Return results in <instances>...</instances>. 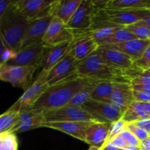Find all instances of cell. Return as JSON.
Segmentation results:
<instances>
[{
  "label": "cell",
  "mask_w": 150,
  "mask_h": 150,
  "mask_svg": "<svg viewBox=\"0 0 150 150\" xmlns=\"http://www.w3.org/2000/svg\"><path fill=\"white\" fill-rule=\"evenodd\" d=\"M133 39H138L133 34H132L126 27H123L119 29L117 32L110 35L108 38H105L103 40L100 42L98 45H115V44L122 43L127 41L131 40Z\"/></svg>",
  "instance_id": "26"
},
{
  "label": "cell",
  "mask_w": 150,
  "mask_h": 150,
  "mask_svg": "<svg viewBox=\"0 0 150 150\" xmlns=\"http://www.w3.org/2000/svg\"><path fill=\"white\" fill-rule=\"evenodd\" d=\"M150 16V10L146 9L113 10H104L96 16L101 20L106 21L115 24L126 27L134 24Z\"/></svg>",
  "instance_id": "8"
},
{
  "label": "cell",
  "mask_w": 150,
  "mask_h": 150,
  "mask_svg": "<svg viewBox=\"0 0 150 150\" xmlns=\"http://www.w3.org/2000/svg\"><path fill=\"white\" fill-rule=\"evenodd\" d=\"M20 112L21 116L18 122L9 132L16 134L42 127V125L44 124L43 111L40 110L29 109Z\"/></svg>",
  "instance_id": "18"
},
{
  "label": "cell",
  "mask_w": 150,
  "mask_h": 150,
  "mask_svg": "<svg viewBox=\"0 0 150 150\" xmlns=\"http://www.w3.org/2000/svg\"><path fill=\"white\" fill-rule=\"evenodd\" d=\"M101 147H98V146H89V149L88 150H100Z\"/></svg>",
  "instance_id": "49"
},
{
  "label": "cell",
  "mask_w": 150,
  "mask_h": 150,
  "mask_svg": "<svg viewBox=\"0 0 150 150\" xmlns=\"http://www.w3.org/2000/svg\"><path fill=\"white\" fill-rule=\"evenodd\" d=\"M133 97L136 102H140L142 103H150V94L149 93L133 90Z\"/></svg>",
  "instance_id": "38"
},
{
  "label": "cell",
  "mask_w": 150,
  "mask_h": 150,
  "mask_svg": "<svg viewBox=\"0 0 150 150\" xmlns=\"http://www.w3.org/2000/svg\"><path fill=\"white\" fill-rule=\"evenodd\" d=\"M47 76L48 71L41 70L36 80L32 82L29 87L23 92V95L9 109L22 111L33 108L35 103L49 87L47 81Z\"/></svg>",
  "instance_id": "5"
},
{
  "label": "cell",
  "mask_w": 150,
  "mask_h": 150,
  "mask_svg": "<svg viewBox=\"0 0 150 150\" xmlns=\"http://www.w3.org/2000/svg\"><path fill=\"white\" fill-rule=\"evenodd\" d=\"M138 23H142V24H144L145 25V26H149V27H150V16L149 17L146 18L144 19V20L138 22Z\"/></svg>",
  "instance_id": "45"
},
{
  "label": "cell",
  "mask_w": 150,
  "mask_h": 150,
  "mask_svg": "<svg viewBox=\"0 0 150 150\" xmlns=\"http://www.w3.org/2000/svg\"><path fill=\"white\" fill-rule=\"evenodd\" d=\"M144 105L146 113H147V114L150 117V103H144Z\"/></svg>",
  "instance_id": "46"
},
{
  "label": "cell",
  "mask_w": 150,
  "mask_h": 150,
  "mask_svg": "<svg viewBox=\"0 0 150 150\" xmlns=\"http://www.w3.org/2000/svg\"><path fill=\"white\" fill-rule=\"evenodd\" d=\"M80 62L69 52L55 66L48 71L47 81L49 86L57 84L77 76L78 66Z\"/></svg>",
  "instance_id": "11"
},
{
  "label": "cell",
  "mask_w": 150,
  "mask_h": 150,
  "mask_svg": "<svg viewBox=\"0 0 150 150\" xmlns=\"http://www.w3.org/2000/svg\"><path fill=\"white\" fill-rule=\"evenodd\" d=\"M108 46L126 54L136 62L142 58L146 49L150 46V40L133 39L122 43L109 45Z\"/></svg>",
  "instance_id": "21"
},
{
  "label": "cell",
  "mask_w": 150,
  "mask_h": 150,
  "mask_svg": "<svg viewBox=\"0 0 150 150\" xmlns=\"http://www.w3.org/2000/svg\"><path fill=\"white\" fill-rule=\"evenodd\" d=\"M126 128L128 130H130L141 142H143L144 140L146 139L149 136L148 132H146L144 129L141 128L140 127L136 125L135 123H127Z\"/></svg>",
  "instance_id": "34"
},
{
  "label": "cell",
  "mask_w": 150,
  "mask_h": 150,
  "mask_svg": "<svg viewBox=\"0 0 150 150\" xmlns=\"http://www.w3.org/2000/svg\"><path fill=\"white\" fill-rule=\"evenodd\" d=\"M43 119L44 123L62 122L94 123L98 122L83 107H76L72 105H64L57 109L44 111Z\"/></svg>",
  "instance_id": "6"
},
{
  "label": "cell",
  "mask_w": 150,
  "mask_h": 150,
  "mask_svg": "<svg viewBox=\"0 0 150 150\" xmlns=\"http://www.w3.org/2000/svg\"><path fill=\"white\" fill-rule=\"evenodd\" d=\"M45 46L43 44L32 45L22 48L17 51L11 60L6 64L21 67H34L38 69L40 67Z\"/></svg>",
  "instance_id": "14"
},
{
  "label": "cell",
  "mask_w": 150,
  "mask_h": 150,
  "mask_svg": "<svg viewBox=\"0 0 150 150\" xmlns=\"http://www.w3.org/2000/svg\"><path fill=\"white\" fill-rule=\"evenodd\" d=\"M133 90L140 91V92H146L150 94V83L147 84H139V85H132Z\"/></svg>",
  "instance_id": "42"
},
{
  "label": "cell",
  "mask_w": 150,
  "mask_h": 150,
  "mask_svg": "<svg viewBox=\"0 0 150 150\" xmlns=\"http://www.w3.org/2000/svg\"><path fill=\"white\" fill-rule=\"evenodd\" d=\"M136 64L143 72L150 69V46L146 49L142 58L136 62Z\"/></svg>",
  "instance_id": "37"
},
{
  "label": "cell",
  "mask_w": 150,
  "mask_h": 150,
  "mask_svg": "<svg viewBox=\"0 0 150 150\" xmlns=\"http://www.w3.org/2000/svg\"><path fill=\"white\" fill-rule=\"evenodd\" d=\"M16 0H1L0 1V19L16 10Z\"/></svg>",
  "instance_id": "33"
},
{
  "label": "cell",
  "mask_w": 150,
  "mask_h": 150,
  "mask_svg": "<svg viewBox=\"0 0 150 150\" xmlns=\"http://www.w3.org/2000/svg\"><path fill=\"white\" fill-rule=\"evenodd\" d=\"M144 9L150 10V0H146L144 5Z\"/></svg>",
  "instance_id": "47"
},
{
  "label": "cell",
  "mask_w": 150,
  "mask_h": 150,
  "mask_svg": "<svg viewBox=\"0 0 150 150\" xmlns=\"http://www.w3.org/2000/svg\"><path fill=\"white\" fill-rule=\"evenodd\" d=\"M99 12L92 5L91 0H82L72 18L67 23V26L74 32H86L94 23V20Z\"/></svg>",
  "instance_id": "9"
},
{
  "label": "cell",
  "mask_w": 150,
  "mask_h": 150,
  "mask_svg": "<svg viewBox=\"0 0 150 150\" xmlns=\"http://www.w3.org/2000/svg\"><path fill=\"white\" fill-rule=\"evenodd\" d=\"M150 117L145 110L144 103L134 101L123 112L122 118L127 123H134Z\"/></svg>",
  "instance_id": "24"
},
{
  "label": "cell",
  "mask_w": 150,
  "mask_h": 150,
  "mask_svg": "<svg viewBox=\"0 0 150 150\" xmlns=\"http://www.w3.org/2000/svg\"><path fill=\"white\" fill-rule=\"evenodd\" d=\"M143 73H145V74L148 75V76H150V69H149V70H145V71H144Z\"/></svg>",
  "instance_id": "50"
},
{
  "label": "cell",
  "mask_w": 150,
  "mask_h": 150,
  "mask_svg": "<svg viewBox=\"0 0 150 150\" xmlns=\"http://www.w3.org/2000/svg\"><path fill=\"white\" fill-rule=\"evenodd\" d=\"M98 81H92L88 86H86L82 90L76 94L66 105H72V106L76 107L83 106L86 102L91 100V95H92L94 87L98 83Z\"/></svg>",
  "instance_id": "29"
},
{
  "label": "cell",
  "mask_w": 150,
  "mask_h": 150,
  "mask_svg": "<svg viewBox=\"0 0 150 150\" xmlns=\"http://www.w3.org/2000/svg\"><path fill=\"white\" fill-rule=\"evenodd\" d=\"M121 150H140V147H128L125 149H122Z\"/></svg>",
  "instance_id": "48"
},
{
  "label": "cell",
  "mask_w": 150,
  "mask_h": 150,
  "mask_svg": "<svg viewBox=\"0 0 150 150\" xmlns=\"http://www.w3.org/2000/svg\"><path fill=\"white\" fill-rule=\"evenodd\" d=\"M127 29L135 35L138 39L150 40V27L140 23L126 26Z\"/></svg>",
  "instance_id": "31"
},
{
  "label": "cell",
  "mask_w": 150,
  "mask_h": 150,
  "mask_svg": "<svg viewBox=\"0 0 150 150\" xmlns=\"http://www.w3.org/2000/svg\"><path fill=\"white\" fill-rule=\"evenodd\" d=\"M54 1L45 0H16V10L28 21L51 16V5Z\"/></svg>",
  "instance_id": "10"
},
{
  "label": "cell",
  "mask_w": 150,
  "mask_h": 150,
  "mask_svg": "<svg viewBox=\"0 0 150 150\" xmlns=\"http://www.w3.org/2000/svg\"><path fill=\"white\" fill-rule=\"evenodd\" d=\"M74 38V32L62 21L54 17L45 32L42 44L45 47L53 46L64 42H71Z\"/></svg>",
  "instance_id": "13"
},
{
  "label": "cell",
  "mask_w": 150,
  "mask_h": 150,
  "mask_svg": "<svg viewBox=\"0 0 150 150\" xmlns=\"http://www.w3.org/2000/svg\"><path fill=\"white\" fill-rule=\"evenodd\" d=\"M114 81H98L91 95V99L100 102L111 103V95Z\"/></svg>",
  "instance_id": "25"
},
{
  "label": "cell",
  "mask_w": 150,
  "mask_h": 150,
  "mask_svg": "<svg viewBox=\"0 0 150 150\" xmlns=\"http://www.w3.org/2000/svg\"><path fill=\"white\" fill-rule=\"evenodd\" d=\"M20 111L8 109L0 116V133L9 132L17 125L20 120Z\"/></svg>",
  "instance_id": "28"
},
{
  "label": "cell",
  "mask_w": 150,
  "mask_h": 150,
  "mask_svg": "<svg viewBox=\"0 0 150 150\" xmlns=\"http://www.w3.org/2000/svg\"><path fill=\"white\" fill-rule=\"evenodd\" d=\"M29 24V21L16 9L0 19L1 41L16 52L20 51Z\"/></svg>",
  "instance_id": "3"
},
{
  "label": "cell",
  "mask_w": 150,
  "mask_h": 150,
  "mask_svg": "<svg viewBox=\"0 0 150 150\" xmlns=\"http://www.w3.org/2000/svg\"><path fill=\"white\" fill-rule=\"evenodd\" d=\"M126 126H127V122H125L122 119H120V120L111 123V126H110L108 137H107V139L104 144L110 143L114 138L120 136L122 132L125 129H126Z\"/></svg>",
  "instance_id": "32"
},
{
  "label": "cell",
  "mask_w": 150,
  "mask_h": 150,
  "mask_svg": "<svg viewBox=\"0 0 150 150\" xmlns=\"http://www.w3.org/2000/svg\"><path fill=\"white\" fill-rule=\"evenodd\" d=\"M83 108L98 122L111 124L122 118V112L112 103L89 100L83 105Z\"/></svg>",
  "instance_id": "12"
},
{
  "label": "cell",
  "mask_w": 150,
  "mask_h": 150,
  "mask_svg": "<svg viewBox=\"0 0 150 150\" xmlns=\"http://www.w3.org/2000/svg\"><path fill=\"white\" fill-rule=\"evenodd\" d=\"M53 16L38 19L29 22L27 31L23 39L22 48L42 43L48 26L53 19Z\"/></svg>",
  "instance_id": "16"
},
{
  "label": "cell",
  "mask_w": 150,
  "mask_h": 150,
  "mask_svg": "<svg viewBox=\"0 0 150 150\" xmlns=\"http://www.w3.org/2000/svg\"><path fill=\"white\" fill-rule=\"evenodd\" d=\"M71 42H64L53 46L45 47L41 62V70L49 71L62 59L64 58L70 50Z\"/></svg>",
  "instance_id": "19"
},
{
  "label": "cell",
  "mask_w": 150,
  "mask_h": 150,
  "mask_svg": "<svg viewBox=\"0 0 150 150\" xmlns=\"http://www.w3.org/2000/svg\"><path fill=\"white\" fill-rule=\"evenodd\" d=\"M93 81L77 76L49 86L32 109L47 111L67 105L73 96Z\"/></svg>",
  "instance_id": "1"
},
{
  "label": "cell",
  "mask_w": 150,
  "mask_h": 150,
  "mask_svg": "<svg viewBox=\"0 0 150 150\" xmlns=\"http://www.w3.org/2000/svg\"><path fill=\"white\" fill-rule=\"evenodd\" d=\"M149 136H150V132H149Z\"/></svg>",
  "instance_id": "51"
},
{
  "label": "cell",
  "mask_w": 150,
  "mask_h": 150,
  "mask_svg": "<svg viewBox=\"0 0 150 150\" xmlns=\"http://www.w3.org/2000/svg\"><path fill=\"white\" fill-rule=\"evenodd\" d=\"M135 101L133 89L129 81H117L114 83L111 103L124 112L129 105Z\"/></svg>",
  "instance_id": "17"
},
{
  "label": "cell",
  "mask_w": 150,
  "mask_h": 150,
  "mask_svg": "<svg viewBox=\"0 0 150 150\" xmlns=\"http://www.w3.org/2000/svg\"><path fill=\"white\" fill-rule=\"evenodd\" d=\"M122 149L117 147L112 143H108L106 144H104L102 147L100 148V150H121Z\"/></svg>",
  "instance_id": "44"
},
{
  "label": "cell",
  "mask_w": 150,
  "mask_h": 150,
  "mask_svg": "<svg viewBox=\"0 0 150 150\" xmlns=\"http://www.w3.org/2000/svg\"><path fill=\"white\" fill-rule=\"evenodd\" d=\"M96 52L106 64L125 72L131 78L143 73L130 57L108 45H100Z\"/></svg>",
  "instance_id": "4"
},
{
  "label": "cell",
  "mask_w": 150,
  "mask_h": 150,
  "mask_svg": "<svg viewBox=\"0 0 150 150\" xmlns=\"http://www.w3.org/2000/svg\"><path fill=\"white\" fill-rule=\"evenodd\" d=\"M146 0H109L106 10H124L144 9Z\"/></svg>",
  "instance_id": "27"
},
{
  "label": "cell",
  "mask_w": 150,
  "mask_h": 150,
  "mask_svg": "<svg viewBox=\"0 0 150 150\" xmlns=\"http://www.w3.org/2000/svg\"><path fill=\"white\" fill-rule=\"evenodd\" d=\"M1 62H0V64H7L10 60L13 58L15 54H16V51L6 46L1 41Z\"/></svg>",
  "instance_id": "36"
},
{
  "label": "cell",
  "mask_w": 150,
  "mask_h": 150,
  "mask_svg": "<svg viewBox=\"0 0 150 150\" xmlns=\"http://www.w3.org/2000/svg\"><path fill=\"white\" fill-rule=\"evenodd\" d=\"M36 70L37 68L34 67L0 64V79L25 91L32 83V81Z\"/></svg>",
  "instance_id": "7"
},
{
  "label": "cell",
  "mask_w": 150,
  "mask_h": 150,
  "mask_svg": "<svg viewBox=\"0 0 150 150\" xmlns=\"http://www.w3.org/2000/svg\"><path fill=\"white\" fill-rule=\"evenodd\" d=\"M70 45V53L76 59L81 62L98 50L99 45L84 32H77Z\"/></svg>",
  "instance_id": "15"
},
{
  "label": "cell",
  "mask_w": 150,
  "mask_h": 150,
  "mask_svg": "<svg viewBox=\"0 0 150 150\" xmlns=\"http://www.w3.org/2000/svg\"><path fill=\"white\" fill-rule=\"evenodd\" d=\"M110 143H112L113 144H114L115 146H117V147L120 148V149H125V148L130 147V146L127 144L126 141L120 135L114 138ZM130 147H131V146H130Z\"/></svg>",
  "instance_id": "40"
},
{
  "label": "cell",
  "mask_w": 150,
  "mask_h": 150,
  "mask_svg": "<svg viewBox=\"0 0 150 150\" xmlns=\"http://www.w3.org/2000/svg\"><path fill=\"white\" fill-rule=\"evenodd\" d=\"M140 150H150V136L142 142L140 145Z\"/></svg>",
  "instance_id": "43"
},
{
  "label": "cell",
  "mask_w": 150,
  "mask_h": 150,
  "mask_svg": "<svg viewBox=\"0 0 150 150\" xmlns=\"http://www.w3.org/2000/svg\"><path fill=\"white\" fill-rule=\"evenodd\" d=\"M111 124L105 122L90 123L85 134L84 142L90 146L102 147L108 137Z\"/></svg>",
  "instance_id": "23"
},
{
  "label": "cell",
  "mask_w": 150,
  "mask_h": 150,
  "mask_svg": "<svg viewBox=\"0 0 150 150\" xmlns=\"http://www.w3.org/2000/svg\"><path fill=\"white\" fill-rule=\"evenodd\" d=\"M78 76L99 81H129L131 76L127 73L108 65L95 51L79 62Z\"/></svg>",
  "instance_id": "2"
},
{
  "label": "cell",
  "mask_w": 150,
  "mask_h": 150,
  "mask_svg": "<svg viewBox=\"0 0 150 150\" xmlns=\"http://www.w3.org/2000/svg\"><path fill=\"white\" fill-rule=\"evenodd\" d=\"M17 136L16 133L5 132L0 133V150H18Z\"/></svg>",
  "instance_id": "30"
},
{
  "label": "cell",
  "mask_w": 150,
  "mask_h": 150,
  "mask_svg": "<svg viewBox=\"0 0 150 150\" xmlns=\"http://www.w3.org/2000/svg\"><path fill=\"white\" fill-rule=\"evenodd\" d=\"M134 123L136 125L140 127L141 128L144 129V130H146V131L148 132V133H149L150 132V118L146 119V120H140V121H138Z\"/></svg>",
  "instance_id": "41"
},
{
  "label": "cell",
  "mask_w": 150,
  "mask_h": 150,
  "mask_svg": "<svg viewBox=\"0 0 150 150\" xmlns=\"http://www.w3.org/2000/svg\"><path fill=\"white\" fill-rule=\"evenodd\" d=\"M92 5L98 12L106 10L109 0H91Z\"/></svg>",
  "instance_id": "39"
},
{
  "label": "cell",
  "mask_w": 150,
  "mask_h": 150,
  "mask_svg": "<svg viewBox=\"0 0 150 150\" xmlns=\"http://www.w3.org/2000/svg\"><path fill=\"white\" fill-rule=\"evenodd\" d=\"M82 0H54L51 5V16L67 24Z\"/></svg>",
  "instance_id": "22"
},
{
  "label": "cell",
  "mask_w": 150,
  "mask_h": 150,
  "mask_svg": "<svg viewBox=\"0 0 150 150\" xmlns=\"http://www.w3.org/2000/svg\"><path fill=\"white\" fill-rule=\"evenodd\" d=\"M120 136L126 141L127 144L130 146H131V147H140L142 142L137 137H136L130 130H127V128L125 129L122 132Z\"/></svg>",
  "instance_id": "35"
},
{
  "label": "cell",
  "mask_w": 150,
  "mask_h": 150,
  "mask_svg": "<svg viewBox=\"0 0 150 150\" xmlns=\"http://www.w3.org/2000/svg\"><path fill=\"white\" fill-rule=\"evenodd\" d=\"M90 123L80 122H62L44 123L42 127L54 129L63 132L79 140L84 142L85 134Z\"/></svg>",
  "instance_id": "20"
}]
</instances>
